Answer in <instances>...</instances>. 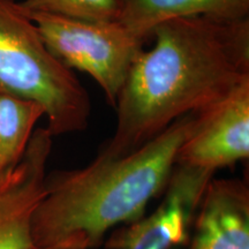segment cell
I'll return each mask as SVG.
<instances>
[{
	"label": "cell",
	"mask_w": 249,
	"mask_h": 249,
	"mask_svg": "<svg viewBox=\"0 0 249 249\" xmlns=\"http://www.w3.org/2000/svg\"><path fill=\"white\" fill-rule=\"evenodd\" d=\"M249 156V79L194 112L176 164L216 173Z\"/></svg>",
	"instance_id": "6"
},
{
	"label": "cell",
	"mask_w": 249,
	"mask_h": 249,
	"mask_svg": "<svg viewBox=\"0 0 249 249\" xmlns=\"http://www.w3.org/2000/svg\"><path fill=\"white\" fill-rule=\"evenodd\" d=\"M52 139L46 128L36 129L17 169L0 181V249H35L31 222L44 194Z\"/></svg>",
	"instance_id": "7"
},
{
	"label": "cell",
	"mask_w": 249,
	"mask_h": 249,
	"mask_svg": "<svg viewBox=\"0 0 249 249\" xmlns=\"http://www.w3.org/2000/svg\"><path fill=\"white\" fill-rule=\"evenodd\" d=\"M0 90L42 105L52 136L88 128L91 102L17 0H0Z\"/></svg>",
	"instance_id": "3"
},
{
	"label": "cell",
	"mask_w": 249,
	"mask_h": 249,
	"mask_svg": "<svg viewBox=\"0 0 249 249\" xmlns=\"http://www.w3.org/2000/svg\"><path fill=\"white\" fill-rule=\"evenodd\" d=\"M187 249H249L247 183L210 180L196 210Z\"/></svg>",
	"instance_id": "8"
},
{
	"label": "cell",
	"mask_w": 249,
	"mask_h": 249,
	"mask_svg": "<svg viewBox=\"0 0 249 249\" xmlns=\"http://www.w3.org/2000/svg\"><path fill=\"white\" fill-rule=\"evenodd\" d=\"M151 37L154 48L140 52L118 96L104 154H129L249 79V18H173Z\"/></svg>",
	"instance_id": "1"
},
{
	"label": "cell",
	"mask_w": 249,
	"mask_h": 249,
	"mask_svg": "<svg viewBox=\"0 0 249 249\" xmlns=\"http://www.w3.org/2000/svg\"><path fill=\"white\" fill-rule=\"evenodd\" d=\"M43 116L38 103L0 90V181L17 169Z\"/></svg>",
	"instance_id": "10"
},
{
	"label": "cell",
	"mask_w": 249,
	"mask_h": 249,
	"mask_svg": "<svg viewBox=\"0 0 249 249\" xmlns=\"http://www.w3.org/2000/svg\"><path fill=\"white\" fill-rule=\"evenodd\" d=\"M20 4L26 11L93 22L118 21L123 8V0H24Z\"/></svg>",
	"instance_id": "11"
},
{
	"label": "cell",
	"mask_w": 249,
	"mask_h": 249,
	"mask_svg": "<svg viewBox=\"0 0 249 249\" xmlns=\"http://www.w3.org/2000/svg\"><path fill=\"white\" fill-rule=\"evenodd\" d=\"M213 177L211 171L176 164L157 207L111 231L103 249H187L196 210Z\"/></svg>",
	"instance_id": "5"
},
{
	"label": "cell",
	"mask_w": 249,
	"mask_h": 249,
	"mask_svg": "<svg viewBox=\"0 0 249 249\" xmlns=\"http://www.w3.org/2000/svg\"><path fill=\"white\" fill-rule=\"evenodd\" d=\"M248 15L249 0H123L118 22L147 42L156 27L173 18L242 20Z\"/></svg>",
	"instance_id": "9"
},
{
	"label": "cell",
	"mask_w": 249,
	"mask_h": 249,
	"mask_svg": "<svg viewBox=\"0 0 249 249\" xmlns=\"http://www.w3.org/2000/svg\"><path fill=\"white\" fill-rule=\"evenodd\" d=\"M49 51L70 70L89 74L116 107L134 61L145 40L118 21L93 22L26 11Z\"/></svg>",
	"instance_id": "4"
},
{
	"label": "cell",
	"mask_w": 249,
	"mask_h": 249,
	"mask_svg": "<svg viewBox=\"0 0 249 249\" xmlns=\"http://www.w3.org/2000/svg\"><path fill=\"white\" fill-rule=\"evenodd\" d=\"M193 117L127 155L99 151L85 167L46 174L31 222L34 248H99L111 231L142 217L169 181Z\"/></svg>",
	"instance_id": "2"
}]
</instances>
